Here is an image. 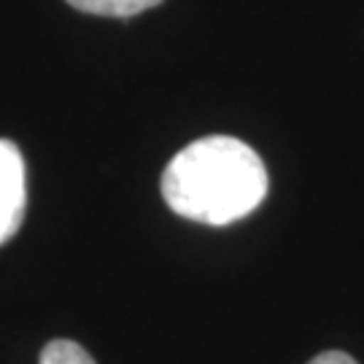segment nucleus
I'll list each match as a JSON object with an SVG mask.
<instances>
[{
    "instance_id": "f257e3e1",
    "label": "nucleus",
    "mask_w": 364,
    "mask_h": 364,
    "mask_svg": "<svg viewBox=\"0 0 364 364\" xmlns=\"http://www.w3.org/2000/svg\"><path fill=\"white\" fill-rule=\"evenodd\" d=\"M267 170L248 144L208 135L181 149L162 173V197L173 213L200 224H232L262 205Z\"/></svg>"
},
{
    "instance_id": "f03ea898",
    "label": "nucleus",
    "mask_w": 364,
    "mask_h": 364,
    "mask_svg": "<svg viewBox=\"0 0 364 364\" xmlns=\"http://www.w3.org/2000/svg\"><path fill=\"white\" fill-rule=\"evenodd\" d=\"M25 159L16 144L0 138V246L19 232L25 219Z\"/></svg>"
},
{
    "instance_id": "7ed1b4c3",
    "label": "nucleus",
    "mask_w": 364,
    "mask_h": 364,
    "mask_svg": "<svg viewBox=\"0 0 364 364\" xmlns=\"http://www.w3.org/2000/svg\"><path fill=\"white\" fill-rule=\"evenodd\" d=\"M76 11L95 16H135L159 6L162 0H68Z\"/></svg>"
},
{
    "instance_id": "20e7f679",
    "label": "nucleus",
    "mask_w": 364,
    "mask_h": 364,
    "mask_svg": "<svg viewBox=\"0 0 364 364\" xmlns=\"http://www.w3.org/2000/svg\"><path fill=\"white\" fill-rule=\"evenodd\" d=\"M38 364H95L90 351L73 340H52L41 351Z\"/></svg>"
},
{
    "instance_id": "39448f33",
    "label": "nucleus",
    "mask_w": 364,
    "mask_h": 364,
    "mask_svg": "<svg viewBox=\"0 0 364 364\" xmlns=\"http://www.w3.org/2000/svg\"><path fill=\"white\" fill-rule=\"evenodd\" d=\"M308 364H356V359H351L348 353L343 351H324L318 353V356H313Z\"/></svg>"
}]
</instances>
